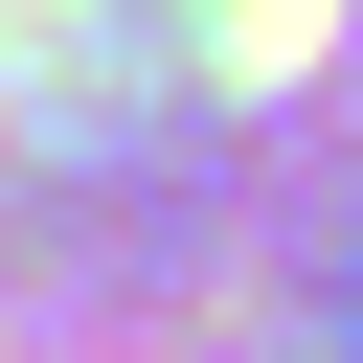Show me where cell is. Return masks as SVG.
Segmentation results:
<instances>
[{"mask_svg": "<svg viewBox=\"0 0 363 363\" xmlns=\"http://www.w3.org/2000/svg\"><path fill=\"white\" fill-rule=\"evenodd\" d=\"M0 363H363V0H0Z\"/></svg>", "mask_w": 363, "mask_h": 363, "instance_id": "obj_1", "label": "cell"}]
</instances>
